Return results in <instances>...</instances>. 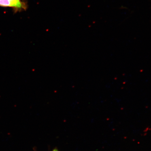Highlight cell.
I'll return each mask as SVG.
<instances>
[{"instance_id":"1","label":"cell","mask_w":151,"mask_h":151,"mask_svg":"<svg viewBox=\"0 0 151 151\" xmlns=\"http://www.w3.org/2000/svg\"><path fill=\"white\" fill-rule=\"evenodd\" d=\"M53 151H58V150L57 149H54V150H53Z\"/></svg>"}]
</instances>
